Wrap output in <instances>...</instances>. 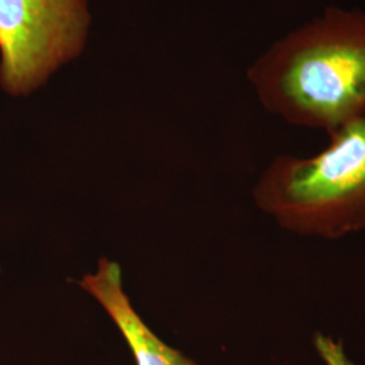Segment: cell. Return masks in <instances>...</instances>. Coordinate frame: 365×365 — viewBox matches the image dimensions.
Listing matches in <instances>:
<instances>
[{
    "mask_svg": "<svg viewBox=\"0 0 365 365\" xmlns=\"http://www.w3.org/2000/svg\"><path fill=\"white\" fill-rule=\"evenodd\" d=\"M314 344L317 352L321 356L325 365H353L344 351L342 345L337 341L324 334H318L315 336Z\"/></svg>",
    "mask_w": 365,
    "mask_h": 365,
    "instance_id": "obj_5",
    "label": "cell"
},
{
    "mask_svg": "<svg viewBox=\"0 0 365 365\" xmlns=\"http://www.w3.org/2000/svg\"><path fill=\"white\" fill-rule=\"evenodd\" d=\"M261 210L295 235L339 240L365 229V115L329 133L312 157L280 156L255 188Z\"/></svg>",
    "mask_w": 365,
    "mask_h": 365,
    "instance_id": "obj_2",
    "label": "cell"
},
{
    "mask_svg": "<svg viewBox=\"0 0 365 365\" xmlns=\"http://www.w3.org/2000/svg\"><path fill=\"white\" fill-rule=\"evenodd\" d=\"M80 286L98 300L115 322L128 342L137 365H196L192 360L164 341L148 327L131 306L122 288L120 267L114 261L102 259L95 274H87Z\"/></svg>",
    "mask_w": 365,
    "mask_h": 365,
    "instance_id": "obj_4",
    "label": "cell"
},
{
    "mask_svg": "<svg viewBox=\"0 0 365 365\" xmlns=\"http://www.w3.org/2000/svg\"><path fill=\"white\" fill-rule=\"evenodd\" d=\"M91 24L90 0H0L3 91H37L81 56Z\"/></svg>",
    "mask_w": 365,
    "mask_h": 365,
    "instance_id": "obj_3",
    "label": "cell"
},
{
    "mask_svg": "<svg viewBox=\"0 0 365 365\" xmlns=\"http://www.w3.org/2000/svg\"><path fill=\"white\" fill-rule=\"evenodd\" d=\"M262 106L327 134L365 115V11L329 7L289 31L248 69Z\"/></svg>",
    "mask_w": 365,
    "mask_h": 365,
    "instance_id": "obj_1",
    "label": "cell"
}]
</instances>
